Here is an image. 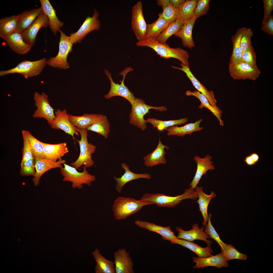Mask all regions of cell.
<instances>
[{
	"label": "cell",
	"instance_id": "cell-23",
	"mask_svg": "<svg viewBox=\"0 0 273 273\" xmlns=\"http://www.w3.org/2000/svg\"><path fill=\"white\" fill-rule=\"evenodd\" d=\"M197 18L193 16L191 18L185 21L180 30L174 35L180 38L183 46L190 49L195 46L192 32L194 25Z\"/></svg>",
	"mask_w": 273,
	"mask_h": 273
},
{
	"label": "cell",
	"instance_id": "cell-32",
	"mask_svg": "<svg viewBox=\"0 0 273 273\" xmlns=\"http://www.w3.org/2000/svg\"><path fill=\"white\" fill-rule=\"evenodd\" d=\"M203 120L201 119L195 123L188 124L180 127L177 125L169 127L166 129L168 132L167 135L184 136L186 134L190 135L193 132L201 131L203 128L200 127L199 125Z\"/></svg>",
	"mask_w": 273,
	"mask_h": 273
},
{
	"label": "cell",
	"instance_id": "cell-40",
	"mask_svg": "<svg viewBox=\"0 0 273 273\" xmlns=\"http://www.w3.org/2000/svg\"><path fill=\"white\" fill-rule=\"evenodd\" d=\"M185 21L180 18L169 24L160 34L156 40L159 42L165 43L167 40L173 35L178 32L183 25Z\"/></svg>",
	"mask_w": 273,
	"mask_h": 273
},
{
	"label": "cell",
	"instance_id": "cell-22",
	"mask_svg": "<svg viewBox=\"0 0 273 273\" xmlns=\"http://www.w3.org/2000/svg\"><path fill=\"white\" fill-rule=\"evenodd\" d=\"M192 258L193 261L196 263V265L193 266L194 269L203 268L208 266H214L218 268L227 267L229 265L222 252L215 255L205 258L193 257Z\"/></svg>",
	"mask_w": 273,
	"mask_h": 273
},
{
	"label": "cell",
	"instance_id": "cell-42",
	"mask_svg": "<svg viewBox=\"0 0 273 273\" xmlns=\"http://www.w3.org/2000/svg\"><path fill=\"white\" fill-rule=\"evenodd\" d=\"M146 121L151 124L153 127H156L159 130L161 131L171 126L184 124L188 122V119L185 118L177 120L165 121L152 118H148Z\"/></svg>",
	"mask_w": 273,
	"mask_h": 273
},
{
	"label": "cell",
	"instance_id": "cell-28",
	"mask_svg": "<svg viewBox=\"0 0 273 273\" xmlns=\"http://www.w3.org/2000/svg\"><path fill=\"white\" fill-rule=\"evenodd\" d=\"M166 148L168 150L169 148L162 143L160 138L156 148L152 152L144 157V164L145 166L152 167L160 164H166V160L165 157L166 152L164 150Z\"/></svg>",
	"mask_w": 273,
	"mask_h": 273
},
{
	"label": "cell",
	"instance_id": "cell-31",
	"mask_svg": "<svg viewBox=\"0 0 273 273\" xmlns=\"http://www.w3.org/2000/svg\"><path fill=\"white\" fill-rule=\"evenodd\" d=\"M170 241L172 244H178L189 249L195 253L198 258H205L212 256L213 251L210 246L203 247L194 242L177 238Z\"/></svg>",
	"mask_w": 273,
	"mask_h": 273
},
{
	"label": "cell",
	"instance_id": "cell-34",
	"mask_svg": "<svg viewBox=\"0 0 273 273\" xmlns=\"http://www.w3.org/2000/svg\"><path fill=\"white\" fill-rule=\"evenodd\" d=\"M104 115L85 113L81 116L69 115V119L73 125L80 129H87Z\"/></svg>",
	"mask_w": 273,
	"mask_h": 273
},
{
	"label": "cell",
	"instance_id": "cell-52",
	"mask_svg": "<svg viewBox=\"0 0 273 273\" xmlns=\"http://www.w3.org/2000/svg\"><path fill=\"white\" fill-rule=\"evenodd\" d=\"M262 1L264 4V12L262 25L268 19L273 10V0H263Z\"/></svg>",
	"mask_w": 273,
	"mask_h": 273
},
{
	"label": "cell",
	"instance_id": "cell-49",
	"mask_svg": "<svg viewBox=\"0 0 273 273\" xmlns=\"http://www.w3.org/2000/svg\"><path fill=\"white\" fill-rule=\"evenodd\" d=\"M242 59L244 62L253 66L257 67L255 52L252 45L242 52Z\"/></svg>",
	"mask_w": 273,
	"mask_h": 273
},
{
	"label": "cell",
	"instance_id": "cell-3",
	"mask_svg": "<svg viewBox=\"0 0 273 273\" xmlns=\"http://www.w3.org/2000/svg\"><path fill=\"white\" fill-rule=\"evenodd\" d=\"M152 204L141 199L119 197L114 201L112 209L115 218L120 220L135 214L144 206Z\"/></svg>",
	"mask_w": 273,
	"mask_h": 273
},
{
	"label": "cell",
	"instance_id": "cell-38",
	"mask_svg": "<svg viewBox=\"0 0 273 273\" xmlns=\"http://www.w3.org/2000/svg\"><path fill=\"white\" fill-rule=\"evenodd\" d=\"M19 14L13 15L0 19V36L1 38L16 31Z\"/></svg>",
	"mask_w": 273,
	"mask_h": 273
},
{
	"label": "cell",
	"instance_id": "cell-11",
	"mask_svg": "<svg viewBox=\"0 0 273 273\" xmlns=\"http://www.w3.org/2000/svg\"><path fill=\"white\" fill-rule=\"evenodd\" d=\"M33 99L37 108L33 115L34 118H43L50 125L55 118L54 109L51 106L47 95L44 92L40 94L35 92Z\"/></svg>",
	"mask_w": 273,
	"mask_h": 273
},
{
	"label": "cell",
	"instance_id": "cell-45",
	"mask_svg": "<svg viewBox=\"0 0 273 273\" xmlns=\"http://www.w3.org/2000/svg\"><path fill=\"white\" fill-rule=\"evenodd\" d=\"M212 215L211 214L208 215V219L206 226L205 227L204 231L210 237L215 240L220 246L221 250L225 249L227 244L224 243L220 239L219 234L216 231L212 226L211 222V219Z\"/></svg>",
	"mask_w": 273,
	"mask_h": 273
},
{
	"label": "cell",
	"instance_id": "cell-36",
	"mask_svg": "<svg viewBox=\"0 0 273 273\" xmlns=\"http://www.w3.org/2000/svg\"><path fill=\"white\" fill-rule=\"evenodd\" d=\"M158 15L159 17L156 21L147 24V32L144 39L156 40L160 34L169 24L163 17L160 13Z\"/></svg>",
	"mask_w": 273,
	"mask_h": 273
},
{
	"label": "cell",
	"instance_id": "cell-53",
	"mask_svg": "<svg viewBox=\"0 0 273 273\" xmlns=\"http://www.w3.org/2000/svg\"><path fill=\"white\" fill-rule=\"evenodd\" d=\"M261 29L265 33L273 35V16L270 15L268 19L263 24Z\"/></svg>",
	"mask_w": 273,
	"mask_h": 273
},
{
	"label": "cell",
	"instance_id": "cell-19",
	"mask_svg": "<svg viewBox=\"0 0 273 273\" xmlns=\"http://www.w3.org/2000/svg\"><path fill=\"white\" fill-rule=\"evenodd\" d=\"M192 227L191 229L188 231L184 230L179 227H176V230L178 232L177 238L191 242L196 240H201L205 242L208 246H210L212 241L208 239L210 237L204 231V227L200 229L198 224L196 223L193 224Z\"/></svg>",
	"mask_w": 273,
	"mask_h": 273
},
{
	"label": "cell",
	"instance_id": "cell-18",
	"mask_svg": "<svg viewBox=\"0 0 273 273\" xmlns=\"http://www.w3.org/2000/svg\"><path fill=\"white\" fill-rule=\"evenodd\" d=\"M34 157L36 173L32 181L35 186L39 185L41 177L45 172L52 169L60 168L62 166V164L66 162L64 160L60 159L54 162L39 157Z\"/></svg>",
	"mask_w": 273,
	"mask_h": 273
},
{
	"label": "cell",
	"instance_id": "cell-43",
	"mask_svg": "<svg viewBox=\"0 0 273 273\" xmlns=\"http://www.w3.org/2000/svg\"><path fill=\"white\" fill-rule=\"evenodd\" d=\"M198 0H186L178 9L180 18L185 21L193 16Z\"/></svg>",
	"mask_w": 273,
	"mask_h": 273
},
{
	"label": "cell",
	"instance_id": "cell-7",
	"mask_svg": "<svg viewBox=\"0 0 273 273\" xmlns=\"http://www.w3.org/2000/svg\"><path fill=\"white\" fill-rule=\"evenodd\" d=\"M129 116L130 123L140 128L143 131L147 127L146 120L144 116L149 112V110L153 109L156 110L162 111L167 110L164 106L155 107L149 106L146 104L144 101L141 99L136 98L133 104Z\"/></svg>",
	"mask_w": 273,
	"mask_h": 273
},
{
	"label": "cell",
	"instance_id": "cell-4",
	"mask_svg": "<svg viewBox=\"0 0 273 273\" xmlns=\"http://www.w3.org/2000/svg\"><path fill=\"white\" fill-rule=\"evenodd\" d=\"M87 130V129H78L81 136L80 140L76 139L79 145L80 153L77 159L71 164L72 166L77 169L82 165L86 168L90 167L95 163L92 158V154L95 152L96 147L88 142Z\"/></svg>",
	"mask_w": 273,
	"mask_h": 273
},
{
	"label": "cell",
	"instance_id": "cell-48",
	"mask_svg": "<svg viewBox=\"0 0 273 273\" xmlns=\"http://www.w3.org/2000/svg\"><path fill=\"white\" fill-rule=\"evenodd\" d=\"M253 34V31L251 29L244 27L240 43L242 52L252 45L251 37Z\"/></svg>",
	"mask_w": 273,
	"mask_h": 273
},
{
	"label": "cell",
	"instance_id": "cell-30",
	"mask_svg": "<svg viewBox=\"0 0 273 273\" xmlns=\"http://www.w3.org/2000/svg\"><path fill=\"white\" fill-rule=\"evenodd\" d=\"M202 189V187L197 186L195 190L198 196V199L196 202L199 205V210L203 218V225L205 227L207 224L208 219L207 212L208 204L211 199L215 197L216 195L213 191H211L210 195H207L203 192Z\"/></svg>",
	"mask_w": 273,
	"mask_h": 273
},
{
	"label": "cell",
	"instance_id": "cell-15",
	"mask_svg": "<svg viewBox=\"0 0 273 273\" xmlns=\"http://www.w3.org/2000/svg\"><path fill=\"white\" fill-rule=\"evenodd\" d=\"M55 118L50 125L54 129L61 130L71 135L74 139V135L78 136V128L74 126L70 121L69 115L65 109L61 111L58 109L55 112Z\"/></svg>",
	"mask_w": 273,
	"mask_h": 273
},
{
	"label": "cell",
	"instance_id": "cell-50",
	"mask_svg": "<svg viewBox=\"0 0 273 273\" xmlns=\"http://www.w3.org/2000/svg\"><path fill=\"white\" fill-rule=\"evenodd\" d=\"M209 0H198L194 11L193 16L197 18L206 14L209 9Z\"/></svg>",
	"mask_w": 273,
	"mask_h": 273
},
{
	"label": "cell",
	"instance_id": "cell-39",
	"mask_svg": "<svg viewBox=\"0 0 273 273\" xmlns=\"http://www.w3.org/2000/svg\"><path fill=\"white\" fill-rule=\"evenodd\" d=\"M244 29V27L238 29L236 33L231 38L233 49L229 64L239 62L242 60L243 52L240 46V43Z\"/></svg>",
	"mask_w": 273,
	"mask_h": 273
},
{
	"label": "cell",
	"instance_id": "cell-44",
	"mask_svg": "<svg viewBox=\"0 0 273 273\" xmlns=\"http://www.w3.org/2000/svg\"><path fill=\"white\" fill-rule=\"evenodd\" d=\"M162 16L169 24L180 18L178 9L175 8L170 3L169 0L162 6Z\"/></svg>",
	"mask_w": 273,
	"mask_h": 273
},
{
	"label": "cell",
	"instance_id": "cell-41",
	"mask_svg": "<svg viewBox=\"0 0 273 273\" xmlns=\"http://www.w3.org/2000/svg\"><path fill=\"white\" fill-rule=\"evenodd\" d=\"M110 125L107 117L104 115L87 128L88 130L96 132L107 138L110 132Z\"/></svg>",
	"mask_w": 273,
	"mask_h": 273
},
{
	"label": "cell",
	"instance_id": "cell-21",
	"mask_svg": "<svg viewBox=\"0 0 273 273\" xmlns=\"http://www.w3.org/2000/svg\"><path fill=\"white\" fill-rule=\"evenodd\" d=\"M212 158V157L209 155H207L203 158L200 157L197 155L194 156V160L197 166V169L194 177L189 187L191 186L195 189L202 176L206 174L208 170L215 169L213 163L211 161Z\"/></svg>",
	"mask_w": 273,
	"mask_h": 273
},
{
	"label": "cell",
	"instance_id": "cell-29",
	"mask_svg": "<svg viewBox=\"0 0 273 273\" xmlns=\"http://www.w3.org/2000/svg\"><path fill=\"white\" fill-rule=\"evenodd\" d=\"M42 10L41 7L24 11L19 14L16 31L21 33L35 21Z\"/></svg>",
	"mask_w": 273,
	"mask_h": 273
},
{
	"label": "cell",
	"instance_id": "cell-37",
	"mask_svg": "<svg viewBox=\"0 0 273 273\" xmlns=\"http://www.w3.org/2000/svg\"><path fill=\"white\" fill-rule=\"evenodd\" d=\"M21 133L22 136L25 137L28 142L33 156L44 158L43 151L45 143L38 140L28 130H22Z\"/></svg>",
	"mask_w": 273,
	"mask_h": 273
},
{
	"label": "cell",
	"instance_id": "cell-55",
	"mask_svg": "<svg viewBox=\"0 0 273 273\" xmlns=\"http://www.w3.org/2000/svg\"><path fill=\"white\" fill-rule=\"evenodd\" d=\"M244 161L245 164L248 166H252L256 164L250 154L245 157Z\"/></svg>",
	"mask_w": 273,
	"mask_h": 273
},
{
	"label": "cell",
	"instance_id": "cell-51",
	"mask_svg": "<svg viewBox=\"0 0 273 273\" xmlns=\"http://www.w3.org/2000/svg\"><path fill=\"white\" fill-rule=\"evenodd\" d=\"M23 147L22 149V157L21 163L30 158L34 157L33 155L30 146L26 138L22 136Z\"/></svg>",
	"mask_w": 273,
	"mask_h": 273
},
{
	"label": "cell",
	"instance_id": "cell-24",
	"mask_svg": "<svg viewBox=\"0 0 273 273\" xmlns=\"http://www.w3.org/2000/svg\"><path fill=\"white\" fill-rule=\"evenodd\" d=\"M134 222L136 225L141 228L145 229L149 231L154 232L159 234L164 240L171 241L177 238L171 230L170 226L163 227L153 223L142 220H136Z\"/></svg>",
	"mask_w": 273,
	"mask_h": 273
},
{
	"label": "cell",
	"instance_id": "cell-33",
	"mask_svg": "<svg viewBox=\"0 0 273 273\" xmlns=\"http://www.w3.org/2000/svg\"><path fill=\"white\" fill-rule=\"evenodd\" d=\"M92 254L96 262L95 268L96 273H115L114 262L104 257L98 249L96 248Z\"/></svg>",
	"mask_w": 273,
	"mask_h": 273
},
{
	"label": "cell",
	"instance_id": "cell-1",
	"mask_svg": "<svg viewBox=\"0 0 273 273\" xmlns=\"http://www.w3.org/2000/svg\"><path fill=\"white\" fill-rule=\"evenodd\" d=\"M136 44L138 46L146 47L151 49L161 58L166 59L175 58L179 60L182 64L189 66V54L181 48H171L166 43H162L153 39L139 40Z\"/></svg>",
	"mask_w": 273,
	"mask_h": 273
},
{
	"label": "cell",
	"instance_id": "cell-35",
	"mask_svg": "<svg viewBox=\"0 0 273 273\" xmlns=\"http://www.w3.org/2000/svg\"><path fill=\"white\" fill-rule=\"evenodd\" d=\"M185 94L188 96H193L197 98L201 102L200 104L198 106V108L202 109L204 107L209 109L217 117L220 125L224 126L223 121L221 119L222 111L218 106L214 107L212 106L207 98L197 90L193 92L187 90Z\"/></svg>",
	"mask_w": 273,
	"mask_h": 273
},
{
	"label": "cell",
	"instance_id": "cell-10",
	"mask_svg": "<svg viewBox=\"0 0 273 273\" xmlns=\"http://www.w3.org/2000/svg\"><path fill=\"white\" fill-rule=\"evenodd\" d=\"M229 71L230 76L235 80L248 79L255 81L261 74L257 67L253 66L242 60L229 64Z\"/></svg>",
	"mask_w": 273,
	"mask_h": 273
},
{
	"label": "cell",
	"instance_id": "cell-6",
	"mask_svg": "<svg viewBox=\"0 0 273 273\" xmlns=\"http://www.w3.org/2000/svg\"><path fill=\"white\" fill-rule=\"evenodd\" d=\"M46 64L47 60L45 58L35 61L25 60L19 62L14 67L0 71V76L18 74L26 79L36 77L41 73Z\"/></svg>",
	"mask_w": 273,
	"mask_h": 273
},
{
	"label": "cell",
	"instance_id": "cell-5",
	"mask_svg": "<svg viewBox=\"0 0 273 273\" xmlns=\"http://www.w3.org/2000/svg\"><path fill=\"white\" fill-rule=\"evenodd\" d=\"M63 164L64 167L60 168V174L63 177V180L72 182L73 189H82L83 184L90 186L91 183L96 180L95 176L89 174L84 166L83 171L79 172L72 166L65 163Z\"/></svg>",
	"mask_w": 273,
	"mask_h": 273
},
{
	"label": "cell",
	"instance_id": "cell-17",
	"mask_svg": "<svg viewBox=\"0 0 273 273\" xmlns=\"http://www.w3.org/2000/svg\"><path fill=\"white\" fill-rule=\"evenodd\" d=\"M181 67H178L172 66L173 68L180 70L184 72L188 79L191 81L193 86L197 91L203 95L207 99L211 105L213 107H216L217 102L215 98L213 91L208 90L205 86L201 84L195 77L190 70L189 66L180 64Z\"/></svg>",
	"mask_w": 273,
	"mask_h": 273
},
{
	"label": "cell",
	"instance_id": "cell-56",
	"mask_svg": "<svg viewBox=\"0 0 273 273\" xmlns=\"http://www.w3.org/2000/svg\"><path fill=\"white\" fill-rule=\"evenodd\" d=\"M253 159L255 163L256 164L258 162L260 159V157L259 154L255 152H253L250 154Z\"/></svg>",
	"mask_w": 273,
	"mask_h": 273
},
{
	"label": "cell",
	"instance_id": "cell-9",
	"mask_svg": "<svg viewBox=\"0 0 273 273\" xmlns=\"http://www.w3.org/2000/svg\"><path fill=\"white\" fill-rule=\"evenodd\" d=\"M133 71L130 67L126 68L119 74L123 76V79L120 81V84L117 83L113 81L111 77V74L107 70H104L106 75L109 80L110 83V88L108 93L105 95L104 98L106 99L116 96H120L127 99L132 105L136 98L133 93L131 92L129 88L124 84L125 79L126 75L129 72Z\"/></svg>",
	"mask_w": 273,
	"mask_h": 273
},
{
	"label": "cell",
	"instance_id": "cell-13",
	"mask_svg": "<svg viewBox=\"0 0 273 273\" xmlns=\"http://www.w3.org/2000/svg\"><path fill=\"white\" fill-rule=\"evenodd\" d=\"M99 15L98 11L95 10L93 16L87 17L78 31L70 34V38L73 44L80 43L88 33L94 30L100 29V22L98 19Z\"/></svg>",
	"mask_w": 273,
	"mask_h": 273
},
{
	"label": "cell",
	"instance_id": "cell-47",
	"mask_svg": "<svg viewBox=\"0 0 273 273\" xmlns=\"http://www.w3.org/2000/svg\"><path fill=\"white\" fill-rule=\"evenodd\" d=\"M20 174L22 176H34L36 173L34 157L20 163Z\"/></svg>",
	"mask_w": 273,
	"mask_h": 273
},
{
	"label": "cell",
	"instance_id": "cell-16",
	"mask_svg": "<svg viewBox=\"0 0 273 273\" xmlns=\"http://www.w3.org/2000/svg\"><path fill=\"white\" fill-rule=\"evenodd\" d=\"M115 273H134V263L129 253L122 248L114 253Z\"/></svg>",
	"mask_w": 273,
	"mask_h": 273
},
{
	"label": "cell",
	"instance_id": "cell-2",
	"mask_svg": "<svg viewBox=\"0 0 273 273\" xmlns=\"http://www.w3.org/2000/svg\"><path fill=\"white\" fill-rule=\"evenodd\" d=\"M198 197L195 189L191 186L186 189L184 193L175 196H167L162 193L151 194L146 193L140 199L156 204L158 207L172 208L179 204L186 199H196Z\"/></svg>",
	"mask_w": 273,
	"mask_h": 273
},
{
	"label": "cell",
	"instance_id": "cell-26",
	"mask_svg": "<svg viewBox=\"0 0 273 273\" xmlns=\"http://www.w3.org/2000/svg\"><path fill=\"white\" fill-rule=\"evenodd\" d=\"M42 10L47 15L49 20L50 28L52 32L56 35L59 32L60 28L64 25L57 17L56 11L48 0H40Z\"/></svg>",
	"mask_w": 273,
	"mask_h": 273
},
{
	"label": "cell",
	"instance_id": "cell-20",
	"mask_svg": "<svg viewBox=\"0 0 273 273\" xmlns=\"http://www.w3.org/2000/svg\"><path fill=\"white\" fill-rule=\"evenodd\" d=\"M15 52L24 55L30 50L32 47L24 41L20 33L15 31L1 38Z\"/></svg>",
	"mask_w": 273,
	"mask_h": 273
},
{
	"label": "cell",
	"instance_id": "cell-54",
	"mask_svg": "<svg viewBox=\"0 0 273 273\" xmlns=\"http://www.w3.org/2000/svg\"><path fill=\"white\" fill-rule=\"evenodd\" d=\"M185 0H169L170 2L176 9H178L183 4Z\"/></svg>",
	"mask_w": 273,
	"mask_h": 273
},
{
	"label": "cell",
	"instance_id": "cell-25",
	"mask_svg": "<svg viewBox=\"0 0 273 273\" xmlns=\"http://www.w3.org/2000/svg\"><path fill=\"white\" fill-rule=\"evenodd\" d=\"M121 166L125 171L124 174L120 177H117L115 176L113 177L117 182L115 189L120 193L121 192L124 186L130 181L140 178L150 179L151 178L150 175L147 173L136 174L130 170L129 167L125 163H122Z\"/></svg>",
	"mask_w": 273,
	"mask_h": 273
},
{
	"label": "cell",
	"instance_id": "cell-27",
	"mask_svg": "<svg viewBox=\"0 0 273 273\" xmlns=\"http://www.w3.org/2000/svg\"><path fill=\"white\" fill-rule=\"evenodd\" d=\"M69 152L65 143L55 144L44 143L43 151L44 159L56 162Z\"/></svg>",
	"mask_w": 273,
	"mask_h": 273
},
{
	"label": "cell",
	"instance_id": "cell-46",
	"mask_svg": "<svg viewBox=\"0 0 273 273\" xmlns=\"http://www.w3.org/2000/svg\"><path fill=\"white\" fill-rule=\"evenodd\" d=\"M221 251L227 261L235 259L245 260L247 258L246 255L239 252L231 244H227L225 249Z\"/></svg>",
	"mask_w": 273,
	"mask_h": 273
},
{
	"label": "cell",
	"instance_id": "cell-14",
	"mask_svg": "<svg viewBox=\"0 0 273 273\" xmlns=\"http://www.w3.org/2000/svg\"><path fill=\"white\" fill-rule=\"evenodd\" d=\"M49 25L48 18L42 10L33 22L21 33L24 41L32 47L35 43L37 35L40 29L46 28Z\"/></svg>",
	"mask_w": 273,
	"mask_h": 273
},
{
	"label": "cell",
	"instance_id": "cell-8",
	"mask_svg": "<svg viewBox=\"0 0 273 273\" xmlns=\"http://www.w3.org/2000/svg\"><path fill=\"white\" fill-rule=\"evenodd\" d=\"M59 32L60 35L58 53L55 57L47 60V64L53 67L66 69L69 67L67 58L69 53L72 51L73 43L69 36L61 30Z\"/></svg>",
	"mask_w": 273,
	"mask_h": 273
},
{
	"label": "cell",
	"instance_id": "cell-12",
	"mask_svg": "<svg viewBox=\"0 0 273 273\" xmlns=\"http://www.w3.org/2000/svg\"><path fill=\"white\" fill-rule=\"evenodd\" d=\"M131 24L135 35L138 41L144 39L147 28V24L144 17L143 4L139 1L132 7Z\"/></svg>",
	"mask_w": 273,
	"mask_h": 273
}]
</instances>
